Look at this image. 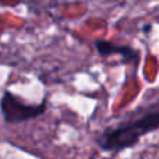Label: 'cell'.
<instances>
[{
    "mask_svg": "<svg viewBox=\"0 0 159 159\" xmlns=\"http://www.w3.org/2000/svg\"><path fill=\"white\" fill-rule=\"evenodd\" d=\"M158 102H159V99H158Z\"/></svg>",
    "mask_w": 159,
    "mask_h": 159,
    "instance_id": "obj_4",
    "label": "cell"
},
{
    "mask_svg": "<svg viewBox=\"0 0 159 159\" xmlns=\"http://www.w3.org/2000/svg\"><path fill=\"white\" fill-rule=\"evenodd\" d=\"M46 99H43L41 103H27L10 91H4L0 98V112L3 115V120L10 124H18L34 120L43 115L46 112Z\"/></svg>",
    "mask_w": 159,
    "mask_h": 159,
    "instance_id": "obj_2",
    "label": "cell"
},
{
    "mask_svg": "<svg viewBox=\"0 0 159 159\" xmlns=\"http://www.w3.org/2000/svg\"><path fill=\"white\" fill-rule=\"evenodd\" d=\"M95 48L102 57H109V56H120L124 63H131L137 69L138 61H140V52L129 45H116L110 41L105 39H96Z\"/></svg>",
    "mask_w": 159,
    "mask_h": 159,
    "instance_id": "obj_3",
    "label": "cell"
},
{
    "mask_svg": "<svg viewBox=\"0 0 159 159\" xmlns=\"http://www.w3.org/2000/svg\"><path fill=\"white\" fill-rule=\"evenodd\" d=\"M157 130H159V102L157 105H151L137 119L107 129L96 138V144L102 151L119 154L134 147L144 135Z\"/></svg>",
    "mask_w": 159,
    "mask_h": 159,
    "instance_id": "obj_1",
    "label": "cell"
}]
</instances>
